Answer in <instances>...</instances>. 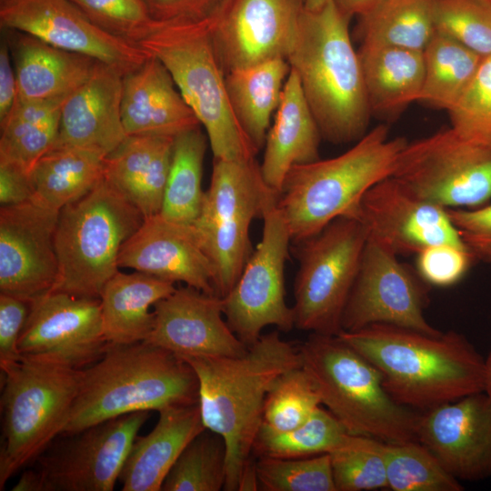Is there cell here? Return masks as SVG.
<instances>
[{"label": "cell", "instance_id": "8fae6325", "mask_svg": "<svg viewBox=\"0 0 491 491\" xmlns=\"http://www.w3.org/2000/svg\"><path fill=\"white\" fill-rule=\"evenodd\" d=\"M366 240L360 220L342 215L317 234L291 244L298 262L292 306L295 328L331 336L342 331Z\"/></svg>", "mask_w": 491, "mask_h": 491}, {"label": "cell", "instance_id": "f5cc1de1", "mask_svg": "<svg viewBox=\"0 0 491 491\" xmlns=\"http://www.w3.org/2000/svg\"><path fill=\"white\" fill-rule=\"evenodd\" d=\"M10 54L8 39L4 38L0 45V122L7 116L17 97L16 77Z\"/></svg>", "mask_w": 491, "mask_h": 491}, {"label": "cell", "instance_id": "681fc988", "mask_svg": "<svg viewBox=\"0 0 491 491\" xmlns=\"http://www.w3.org/2000/svg\"><path fill=\"white\" fill-rule=\"evenodd\" d=\"M31 303L19 297L0 294V368L1 371L22 358L18 341L30 313Z\"/></svg>", "mask_w": 491, "mask_h": 491}, {"label": "cell", "instance_id": "4fadbf2b", "mask_svg": "<svg viewBox=\"0 0 491 491\" xmlns=\"http://www.w3.org/2000/svg\"><path fill=\"white\" fill-rule=\"evenodd\" d=\"M391 176L446 209L478 207L491 200V150L442 129L407 142Z\"/></svg>", "mask_w": 491, "mask_h": 491}, {"label": "cell", "instance_id": "1f68e13d", "mask_svg": "<svg viewBox=\"0 0 491 491\" xmlns=\"http://www.w3.org/2000/svg\"><path fill=\"white\" fill-rule=\"evenodd\" d=\"M290 73L286 58H274L225 74L232 111L246 137L258 152L264 148Z\"/></svg>", "mask_w": 491, "mask_h": 491}, {"label": "cell", "instance_id": "ac0fdd59", "mask_svg": "<svg viewBox=\"0 0 491 491\" xmlns=\"http://www.w3.org/2000/svg\"><path fill=\"white\" fill-rule=\"evenodd\" d=\"M305 0H227L210 17L216 55L225 74L287 57Z\"/></svg>", "mask_w": 491, "mask_h": 491}, {"label": "cell", "instance_id": "5bb4252c", "mask_svg": "<svg viewBox=\"0 0 491 491\" xmlns=\"http://www.w3.org/2000/svg\"><path fill=\"white\" fill-rule=\"evenodd\" d=\"M276 201L266 210L261 241L247 260L238 280L224 298L225 320L247 346L265 327L289 332L295 327L292 306L286 302L285 265L291 236Z\"/></svg>", "mask_w": 491, "mask_h": 491}, {"label": "cell", "instance_id": "ffe728a7", "mask_svg": "<svg viewBox=\"0 0 491 491\" xmlns=\"http://www.w3.org/2000/svg\"><path fill=\"white\" fill-rule=\"evenodd\" d=\"M374 240L397 256L437 244L465 246L447 209L419 198L392 176L373 185L355 215Z\"/></svg>", "mask_w": 491, "mask_h": 491}, {"label": "cell", "instance_id": "60d3db41", "mask_svg": "<svg viewBox=\"0 0 491 491\" xmlns=\"http://www.w3.org/2000/svg\"><path fill=\"white\" fill-rule=\"evenodd\" d=\"M387 488L393 491H462L450 475L417 440L386 443Z\"/></svg>", "mask_w": 491, "mask_h": 491}, {"label": "cell", "instance_id": "9a60e30c", "mask_svg": "<svg viewBox=\"0 0 491 491\" xmlns=\"http://www.w3.org/2000/svg\"><path fill=\"white\" fill-rule=\"evenodd\" d=\"M397 257L367 238L343 313L342 331L384 324L429 335L441 333L426 318L428 296L423 280Z\"/></svg>", "mask_w": 491, "mask_h": 491}, {"label": "cell", "instance_id": "4316f807", "mask_svg": "<svg viewBox=\"0 0 491 491\" xmlns=\"http://www.w3.org/2000/svg\"><path fill=\"white\" fill-rule=\"evenodd\" d=\"M174 138L166 135H128L105 158L104 177L145 218L161 212Z\"/></svg>", "mask_w": 491, "mask_h": 491}, {"label": "cell", "instance_id": "7bdbcfd3", "mask_svg": "<svg viewBox=\"0 0 491 491\" xmlns=\"http://www.w3.org/2000/svg\"><path fill=\"white\" fill-rule=\"evenodd\" d=\"M259 489L265 491H336L328 453L295 458L256 460Z\"/></svg>", "mask_w": 491, "mask_h": 491}, {"label": "cell", "instance_id": "b9f144b4", "mask_svg": "<svg viewBox=\"0 0 491 491\" xmlns=\"http://www.w3.org/2000/svg\"><path fill=\"white\" fill-rule=\"evenodd\" d=\"M322 406L310 376L301 366L281 374L265 398L262 426L287 431L305 423Z\"/></svg>", "mask_w": 491, "mask_h": 491}, {"label": "cell", "instance_id": "7402d4cb", "mask_svg": "<svg viewBox=\"0 0 491 491\" xmlns=\"http://www.w3.org/2000/svg\"><path fill=\"white\" fill-rule=\"evenodd\" d=\"M154 326L145 342L180 357L240 356L248 346L228 326L224 298L180 286L153 307Z\"/></svg>", "mask_w": 491, "mask_h": 491}, {"label": "cell", "instance_id": "4dcf8cb0", "mask_svg": "<svg viewBox=\"0 0 491 491\" xmlns=\"http://www.w3.org/2000/svg\"><path fill=\"white\" fill-rule=\"evenodd\" d=\"M357 54L371 113L392 114L419 100L423 51L362 43Z\"/></svg>", "mask_w": 491, "mask_h": 491}, {"label": "cell", "instance_id": "ee69618b", "mask_svg": "<svg viewBox=\"0 0 491 491\" xmlns=\"http://www.w3.org/2000/svg\"><path fill=\"white\" fill-rule=\"evenodd\" d=\"M436 32L482 58L491 54V0H432Z\"/></svg>", "mask_w": 491, "mask_h": 491}, {"label": "cell", "instance_id": "52a82bcc", "mask_svg": "<svg viewBox=\"0 0 491 491\" xmlns=\"http://www.w3.org/2000/svg\"><path fill=\"white\" fill-rule=\"evenodd\" d=\"M137 45L167 69L205 128L214 158H255L257 151L241 129L228 100L225 72L216 55L209 18L155 21Z\"/></svg>", "mask_w": 491, "mask_h": 491}, {"label": "cell", "instance_id": "ba28073f", "mask_svg": "<svg viewBox=\"0 0 491 491\" xmlns=\"http://www.w3.org/2000/svg\"><path fill=\"white\" fill-rule=\"evenodd\" d=\"M144 219L105 177L63 207L55 232L58 276L51 292L99 298L105 285L119 271L123 245Z\"/></svg>", "mask_w": 491, "mask_h": 491}, {"label": "cell", "instance_id": "277c9868", "mask_svg": "<svg viewBox=\"0 0 491 491\" xmlns=\"http://www.w3.org/2000/svg\"><path fill=\"white\" fill-rule=\"evenodd\" d=\"M196 403L198 380L182 357L145 341L109 343L96 362L81 370L61 435L133 412Z\"/></svg>", "mask_w": 491, "mask_h": 491}, {"label": "cell", "instance_id": "603a6c76", "mask_svg": "<svg viewBox=\"0 0 491 491\" xmlns=\"http://www.w3.org/2000/svg\"><path fill=\"white\" fill-rule=\"evenodd\" d=\"M118 266L216 295L214 267L194 225L160 213L145 218L125 241Z\"/></svg>", "mask_w": 491, "mask_h": 491}, {"label": "cell", "instance_id": "bcb514c9", "mask_svg": "<svg viewBox=\"0 0 491 491\" xmlns=\"http://www.w3.org/2000/svg\"><path fill=\"white\" fill-rule=\"evenodd\" d=\"M93 24L106 33L137 45L155 20L143 0H69Z\"/></svg>", "mask_w": 491, "mask_h": 491}, {"label": "cell", "instance_id": "30bf717a", "mask_svg": "<svg viewBox=\"0 0 491 491\" xmlns=\"http://www.w3.org/2000/svg\"><path fill=\"white\" fill-rule=\"evenodd\" d=\"M278 194L264 181L256 158H214L211 182L193 224L215 272V294L225 297L253 253L249 231Z\"/></svg>", "mask_w": 491, "mask_h": 491}, {"label": "cell", "instance_id": "44dd1931", "mask_svg": "<svg viewBox=\"0 0 491 491\" xmlns=\"http://www.w3.org/2000/svg\"><path fill=\"white\" fill-rule=\"evenodd\" d=\"M416 437L459 481L491 477V399L485 392L422 411Z\"/></svg>", "mask_w": 491, "mask_h": 491}, {"label": "cell", "instance_id": "8992f818", "mask_svg": "<svg viewBox=\"0 0 491 491\" xmlns=\"http://www.w3.org/2000/svg\"><path fill=\"white\" fill-rule=\"evenodd\" d=\"M297 346L322 406L349 434L386 443L416 440L419 413L397 403L379 370L337 335L310 333Z\"/></svg>", "mask_w": 491, "mask_h": 491}, {"label": "cell", "instance_id": "74e56055", "mask_svg": "<svg viewBox=\"0 0 491 491\" xmlns=\"http://www.w3.org/2000/svg\"><path fill=\"white\" fill-rule=\"evenodd\" d=\"M347 433L339 420L321 406L305 423L287 431H274L261 425L253 455L257 458H295L326 454Z\"/></svg>", "mask_w": 491, "mask_h": 491}, {"label": "cell", "instance_id": "e0dca14e", "mask_svg": "<svg viewBox=\"0 0 491 491\" xmlns=\"http://www.w3.org/2000/svg\"><path fill=\"white\" fill-rule=\"evenodd\" d=\"M0 24L55 47L90 56L124 75L149 56L138 45L96 26L69 0H5L0 2Z\"/></svg>", "mask_w": 491, "mask_h": 491}, {"label": "cell", "instance_id": "5b68a950", "mask_svg": "<svg viewBox=\"0 0 491 491\" xmlns=\"http://www.w3.org/2000/svg\"><path fill=\"white\" fill-rule=\"evenodd\" d=\"M406 143L404 137L389 138L387 126L379 125L337 156L294 165L276 201L291 244L317 234L339 216H355L363 195L391 176Z\"/></svg>", "mask_w": 491, "mask_h": 491}, {"label": "cell", "instance_id": "11a10c76", "mask_svg": "<svg viewBox=\"0 0 491 491\" xmlns=\"http://www.w3.org/2000/svg\"><path fill=\"white\" fill-rule=\"evenodd\" d=\"M484 392L491 399V350L485 358L484 364Z\"/></svg>", "mask_w": 491, "mask_h": 491}, {"label": "cell", "instance_id": "f546056e", "mask_svg": "<svg viewBox=\"0 0 491 491\" xmlns=\"http://www.w3.org/2000/svg\"><path fill=\"white\" fill-rule=\"evenodd\" d=\"M175 289V283L157 276L118 271L99 296L105 340L121 345L145 341L154 326V305Z\"/></svg>", "mask_w": 491, "mask_h": 491}, {"label": "cell", "instance_id": "cb8c5ba5", "mask_svg": "<svg viewBox=\"0 0 491 491\" xmlns=\"http://www.w3.org/2000/svg\"><path fill=\"white\" fill-rule=\"evenodd\" d=\"M124 75L97 63L90 77L63 103L54 146L80 147L106 156L125 138L121 110Z\"/></svg>", "mask_w": 491, "mask_h": 491}, {"label": "cell", "instance_id": "ab89813d", "mask_svg": "<svg viewBox=\"0 0 491 491\" xmlns=\"http://www.w3.org/2000/svg\"><path fill=\"white\" fill-rule=\"evenodd\" d=\"M328 454L336 491L387 488L386 442L347 433Z\"/></svg>", "mask_w": 491, "mask_h": 491}, {"label": "cell", "instance_id": "d6986e66", "mask_svg": "<svg viewBox=\"0 0 491 491\" xmlns=\"http://www.w3.org/2000/svg\"><path fill=\"white\" fill-rule=\"evenodd\" d=\"M58 215L33 201L1 206V293L33 303L52 291L58 276Z\"/></svg>", "mask_w": 491, "mask_h": 491}, {"label": "cell", "instance_id": "6f0895ef", "mask_svg": "<svg viewBox=\"0 0 491 491\" xmlns=\"http://www.w3.org/2000/svg\"><path fill=\"white\" fill-rule=\"evenodd\" d=\"M3 1H5V0H0V2H3Z\"/></svg>", "mask_w": 491, "mask_h": 491}, {"label": "cell", "instance_id": "f35d334b", "mask_svg": "<svg viewBox=\"0 0 491 491\" xmlns=\"http://www.w3.org/2000/svg\"><path fill=\"white\" fill-rule=\"evenodd\" d=\"M226 446L205 428L181 452L162 485V491H220L226 481Z\"/></svg>", "mask_w": 491, "mask_h": 491}, {"label": "cell", "instance_id": "83f0119b", "mask_svg": "<svg viewBox=\"0 0 491 491\" xmlns=\"http://www.w3.org/2000/svg\"><path fill=\"white\" fill-rule=\"evenodd\" d=\"M322 138L296 74L290 69L265 143L261 173L267 186L280 192L288 171L320 158Z\"/></svg>", "mask_w": 491, "mask_h": 491}, {"label": "cell", "instance_id": "7c38bea8", "mask_svg": "<svg viewBox=\"0 0 491 491\" xmlns=\"http://www.w3.org/2000/svg\"><path fill=\"white\" fill-rule=\"evenodd\" d=\"M137 411L55 438L13 491H112L128 451L150 416Z\"/></svg>", "mask_w": 491, "mask_h": 491}, {"label": "cell", "instance_id": "3957f363", "mask_svg": "<svg viewBox=\"0 0 491 491\" xmlns=\"http://www.w3.org/2000/svg\"><path fill=\"white\" fill-rule=\"evenodd\" d=\"M349 20L333 0L317 10L305 8L286 57L322 138L336 145L359 140L371 114Z\"/></svg>", "mask_w": 491, "mask_h": 491}, {"label": "cell", "instance_id": "d6a6232c", "mask_svg": "<svg viewBox=\"0 0 491 491\" xmlns=\"http://www.w3.org/2000/svg\"><path fill=\"white\" fill-rule=\"evenodd\" d=\"M105 156L87 149L55 145L30 171L31 201L60 212L78 200L104 177Z\"/></svg>", "mask_w": 491, "mask_h": 491}, {"label": "cell", "instance_id": "836d02e7", "mask_svg": "<svg viewBox=\"0 0 491 491\" xmlns=\"http://www.w3.org/2000/svg\"><path fill=\"white\" fill-rule=\"evenodd\" d=\"M62 100H16L0 122V163L30 174L35 163L51 150L59 135Z\"/></svg>", "mask_w": 491, "mask_h": 491}, {"label": "cell", "instance_id": "816d5d0a", "mask_svg": "<svg viewBox=\"0 0 491 491\" xmlns=\"http://www.w3.org/2000/svg\"><path fill=\"white\" fill-rule=\"evenodd\" d=\"M33 195L29 173L16 165L0 163L1 206L15 205L31 201Z\"/></svg>", "mask_w": 491, "mask_h": 491}, {"label": "cell", "instance_id": "f1b7e54d", "mask_svg": "<svg viewBox=\"0 0 491 491\" xmlns=\"http://www.w3.org/2000/svg\"><path fill=\"white\" fill-rule=\"evenodd\" d=\"M17 33L9 45L20 99L65 101L90 77L98 63Z\"/></svg>", "mask_w": 491, "mask_h": 491}, {"label": "cell", "instance_id": "8d00e7d4", "mask_svg": "<svg viewBox=\"0 0 491 491\" xmlns=\"http://www.w3.org/2000/svg\"><path fill=\"white\" fill-rule=\"evenodd\" d=\"M423 52L425 76L418 101L450 111L469 86L482 57L437 32Z\"/></svg>", "mask_w": 491, "mask_h": 491}, {"label": "cell", "instance_id": "9c48e42d", "mask_svg": "<svg viewBox=\"0 0 491 491\" xmlns=\"http://www.w3.org/2000/svg\"><path fill=\"white\" fill-rule=\"evenodd\" d=\"M81 370L22 356L1 371L0 490L62 434L78 390Z\"/></svg>", "mask_w": 491, "mask_h": 491}, {"label": "cell", "instance_id": "7a4b0ae2", "mask_svg": "<svg viewBox=\"0 0 491 491\" xmlns=\"http://www.w3.org/2000/svg\"><path fill=\"white\" fill-rule=\"evenodd\" d=\"M198 380V405L205 428L220 435L226 446L225 490L236 491L252 460L262 425L265 398L284 372L301 366L298 346L279 330L262 335L240 356H185Z\"/></svg>", "mask_w": 491, "mask_h": 491}, {"label": "cell", "instance_id": "e575fe53", "mask_svg": "<svg viewBox=\"0 0 491 491\" xmlns=\"http://www.w3.org/2000/svg\"><path fill=\"white\" fill-rule=\"evenodd\" d=\"M358 29L364 44L424 51L436 33L432 0H378Z\"/></svg>", "mask_w": 491, "mask_h": 491}, {"label": "cell", "instance_id": "6da1fadb", "mask_svg": "<svg viewBox=\"0 0 491 491\" xmlns=\"http://www.w3.org/2000/svg\"><path fill=\"white\" fill-rule=\"evenodd\" d=\"M337 336L370 361L388 394L411 409L426 411L484 392L485 358L456 330L429 335L376 324Z\"/></svg>", "mask_w": 491, "mask_h": 491}, {"label": "cell", "instance_id": "f6af8a7d", "mask_svg": "<svg viewBox=\"0 0 491 491\" xmlns=\"http://www.w3.org/2000/svg\"><path fill=\"white\" fill-rule=\"evenodd\" d=\"M448 113L456 133L491 150V54L482 58L469 86Z\"/></svg>", "mask_w": 491, "mask_h": 491}, {"label": "cell", "instance_id": "f907efd6", "mask_svg": "<svg viewBox=\"0 0 491 491\" xmlns=\"http://www.w3.org/2000/svg\"><path fill=\"white\" fill-rule=\"evenodd\" d=\"M158 22L202 21L212 17L227 0H143Z\"/></svg>", "mask_w": 491, "mask_h": 491}, {"label": "cell", "instance_id": "484cf974", "mask_svg": "<svg viewBox=\"0 0 491 491\" xmlns=\"http://www.w3.org/2000/svg\"><path fill=\"white\" fill-rule=\"evenodd\" d=\"M158 413L153 430L137 436L128 451L118 477L123 491H161L181 452L205 428L198 403L170 406Z\"/></svg>", "mask_w": 491, "mask_h": 491}, {"label": "cell", "instance_id": "d4e9b609", "mask_svg": "<svg viewBox=\"0 0 491 491\" xmlns=\"http://www.w3.org/2000/svg\"><path fill=\"white\" fill-rule=\"evenodd\" d=\"M122 120L126 135L177 134L200 126L164 65L150 55L123 77Z\"/></svg>", "mask_w": 491, "mask_h": 491}, {"label": "cell", "instance_id": "c3c4849f", "mask_svg": "<svg viewBox=\"0 0 491 491\" xmlns=\"http://www.w3.org/2000/svg\"><path fill=\"white\" fill-rule=\"evenodd\" d=\"M447 213L474 259L491 265V203Z\"/></svg>", "mask_w": 491, "mask_h": 491}, {"label": "cell", "instance_id": "7dc6e473", "mask_svg": "<svg viewBox=\"0 0 491 491\" xmlns=\"http://www.w3.org/2000/svg\"><path fill=\"white\" fill-rule=\"evenodd\" d=\"M475 260L466 246L437 244L416 255V270L420 278L435 286H450L459 282Z\"/></svg>", "mask_w": 491, "mask_h": 491}, {"label": "cell", "instance_id": "9f6ffc18", "mask_svg": "<svg viewBox=\"0 0 491 491\" xmlns=\"http://www.w3.org/2000/svg\"><path fill=\"white\" fill-rule=\"evenodd\" d=\"M329 0H305V8L307 10H317L324 6Z\"/></svg>", "mask_w": 491, "mask_h": 491}, {"label": "cell", "instance_id": "2e32d148", "mask_svg": "<svg viewBox=\"0 0 491 491\" xmlns=\"http://www.w3.org/2000/svg\"><path fill=\"white\" fill-rule=\"evenodd\" d=\"M100 298L50 292L31 303L18 341L23 356L84 369L105 353Z\"/></svg>", "mask_w": 491, "mask_h": 491}, {"label": "cell", "instance_id": "db71d44e", "mask_svg": "<svg viewBox=\"0 0 491 491\" xmlns=\"http://www.w3.org/2000/svg\"><path fill=\"white\" fill-rule=\"evenodd\" d=\"M377 1L378 0H333L338 10L348 18L365 14Z\"/></svg>", "mask_w": 491, "mask_h": 491}, {"label": "cell", "instance_id": "d590c367", "mask_svg": "<svg viewBox=\"0 0 491 491\" xmlns=\"http://www.w3.org/2000/svg\"><path fill=\"white\" fill-rule=\"evenodd\" d=\"M201 125L177 134L160 214L181 224L193 225L197 219L205 191L202 189L203 163L207 136Z\"/></svg>", "mask_w": 491, "mask_h": 491}]
</instances>
